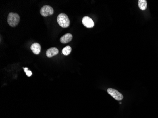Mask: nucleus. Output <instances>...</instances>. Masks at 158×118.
Wrapping results in <instances>:
<instances>
[{
	"label": "nucleus",
	"instance_id": "obj_1",
	"mask_svg": "<svg viewBox=\"0 0 158 118\" xmlns=\"http://www.w3.org/2000/svg\"><path fill=\"white\" fill-rule=\"evenodd\" d=\"M57 21L58 24L63 28H66L70 25V20L68 16L65 13L59 14L57 18Z\"/></svg>",
	"mask_w": 158,
	"mask_h": 118
},
{
	"label": "nucleus",
	"instance_id": "obj_2",
	"mask_svg": "<svg viewBox=\"0 0 158 118\" xmlns=\"http://www.w3.org/2000/svg\"><path fill=\"white\" fill-rule=\"evenodd\" d=\"M20 17L18 14L11 12L9 14L7 22L11 27H15L20 22Z\"/></svg>",
	"mask_w": 158,
	"mask_h": 118
},
{
	"label": "nucleus",
	"instance_id": "obj_3",
	"mask_svg": "<svg viewBox=\"0 0 158 118\" xmlns=\"http://www.w3.org/2000/svg\"><path fill=\"white\" fill-rule=\"evenodd\" d=\"M107 92L109 94H110L112 97L117 101H121L124 98L123 94L116 89L109 88L107 89Z\"/></svg>",
	"mask_w": 158,
	"mask_h": 118
},
{
	"label": "nucleus",
	"instance_id": "obj_4",
	"mask_svg": "<svg viewBox=\"0 0 158 118\" xmlns=\"http://www.w3.org/2000/svg\"><path fill=\"white\" fill-rule=\"evenodd\" d=\"M40 14L43 17H48L54 14V9L50 6L44 5L40 10Z\"/></svg>",
	"mask_w": 158,
	"mask_h": 118
},
{
	"label": "nucleus",
	"instance_id": "obj_5",
	"mask_svg": "<svg viewBox=\"0 0 158 118\" xmlns=\"http://www.w3.org/2000/svg\"><path fill=\"white\" fill-rule=\"evenodd\" d=\"M82 23L83 25L87 28H92L94 26V22L93 20L88 16L83 17L82 20Z\"/></svg>",
	"mask_w": 158,
	"mask_h": 118
},
{
	"label": "nucleus",
	"instance_id": "obj_6",
	"mask_svg": "<svg viewBox=\"0 0 158 118\" xmlns=\"http://www.w3.org/2000/svg\"><path fill=\"white\" fill-rule=\"evenodd\" d=\"M30 49L35 54L38 55L41 52V45L38 43H35L31 45Z\"/></svg>",
	"mask_w": 158,
	"mask_h": 118
},
{
	"label": "nucleus",
	"instance_id": "obj_7",
	"mask_svg": "<svg viewBox=\"0 0 158 118\" xmlns=\"http://www.w3.org/2000/svg\"><path fill=\"white\" fill-rule=\"evenodd\" d=\"M59 52L58 49L55 47H52L48 49L46 52V55L48 58H51L57 55Z\"/></svg>",
	"mask_w": 158,
	"mask_h": 118
},
{
	"label": "nucleus",
	"instance_id": "obj_8",
	"mask_svg": "<svg viewBox=\"0 0 158 118\" xmlns=\"http://www.w3.org/2000/svg\"><path fill=\"white\" fill-rule=\"evenodd\" d=\"M72 34H65L60 38V42L63 44H66L72 41Z\"/></svg>",
	"mask_w": 158,
	"mask_h": 118
},
{
	"label": "nucleus",
	"instance_id": "obj_9",
	"mask_svg": "<svg viewBox=\"0 0 158 118\" xmlns=\"http://www.w3.org/2000/svg\"><path fill=\"white\" fill-rule=\"evenodd\" d=\"M138 6L142 10H145L147 9V2L146 0H139L138 1Z\"/></svg>",
	"mask_w": 158,
	"mask_h": 118
},
{
	"label": "nucleus",
	"instance_id": "obj_10",
	"mask_svg": "<svg viewBox=\"0 0 158 118\" xmlns=\"http://www.w3.org/2000/svg\"><path fill=\"white\" fill-rule=\"evenodd\" d=\"M72 52V48L70 46H67L62 50V53L64 55H69Z\"/></svg>",
	"mask_w": 158,
	"mask_h": 118
},
{
	"label": "nucleus",
	"instance_id": "obj_11",
	"mask_svg": "<svg viewBox=\"0 0 158 118\" xmlns=\"http://www.w3.org/2000/svg\"><path fill=\"white\" fill-rule=\"evenodd\" d=\"M23 69H24V71L25 72L26 74L27 75V76L28 77H30L31 75H32V73L30 70H28V68H23Z\"/></svg>",
	"mask_w": 158,
	"mask_h": 118
}]
</instances>
